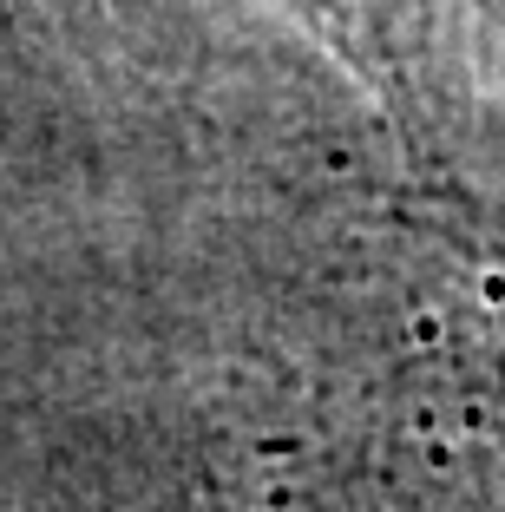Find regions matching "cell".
<instances>
[{"mask_svg":"<svg viewBox=\"0 0 505 512\" xmlns=\"http://www.w3.org/2000/svg\"><path fill=\"white\" fill-rule=\"evenodd\" d=\"M289 7L387 106H407L414 119H427L440 106V86H446L440 33L453 0H289Z\"/></svg>","mask_w":505,"mask_h":512,"instance_id":"obj_1","label":"cell"}]
</instances>
